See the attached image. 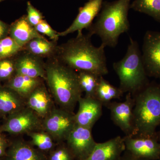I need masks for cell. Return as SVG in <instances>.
Returning <instances> with one entry per match:
<instances>
[{
	"label": "cell",
	"mask_w": 160,
	"mask_h": 160,
	"mask_svg": "<svg viewBox=\"0 0 160 160\" xmlns=\"http://www.w3.org/2000/svg\"><path fill=\"white\" fill-rule=\"evenodd\" d=\"M91 37L78 32L77 36L58 46L57 58L76 71L91 72L99 77L108 74L105 48L92 45Z\"/></svg>",
	"instance_id": "1"
},
{
	"label": "cell",
	"mask_w": 160,
	"mask_h": 160,
	"mask_svg": "<svg viewBox=\"0 0 160 160\" xmlns=\"http://www.w3.org/2000/svg\"><path fill=\"white\" fill-rule=\"evenodd\" d=\"M46 79L49 91L60 108L73 113L82 91L78 72L56 57L45 62Z\"/></svg>",
	"instance_id": "2"
},
{
	"label": "cell",
	"mask_w": 160,
	"mask_h": 160,
	"mask_svg": "<svg viewBox=\"0 0 160 160\" xmlns=\"http://www.w3.org/2000/svg\"><path fill=\"white\" fill-rule=\"evenodd\" d=\"M131 0H117L103 2L97 19L88 28V34L98 36L102 45L114 48L121 34L129 31L128 12Z\"/></svg>",
	"instance_id": "3"
},
{
	"label": "cell",
	"mask_w": 160,
	"mask_h": 160,
	"mask_svg": "<svg viewBox=\"0 0 160 160\" xmlns=\"http://www.w3.org/2000/svg\"><path fill=\"white\" fill-rule=\"evenodd\" d=\"M132 135H154L160 125V86L149 85L132 95Z\"/></svg>",
	"instance_id": "4"
},
{
	"label": "cell",
	"mask_w": 160,
	"mask_h": 160,
	"mask_svg": "<svg viewBox=\"0 0 160 160\" xmlns=\"http://www.w3.org/2000/svg\"><path fill=\"white\" fill-rule=\"evenodd\" d=\"M113 68L119 79V88L124 93L133 95L149 84L138 44L131 38L126 55L113 63Z\"/></svg>",
	"instance_id": "5"
},
{
	"label": "cell",
	"mask_w": 160,
	"mask_h": 160,
	"mask_svg": "<svg viewBox=\"0 0 160 160\" xmlns=\"http://www.w3.org/2000/svg\"><path fill=\"white\" fill-rule=\"evenodd\" d=\"M74 114L62 109L55 108L42 120V129L58 141L66 140L75 126Z\"/></svg>",
	"instance_id": "6"
},
{
	"label": "cell",
	"mask_w": 160,
	"mask_h": 160,
	"mask_svg": "<svg viewBox=\"0 0 160 160\" xmlns=\"http://www.w3.org/2000/svg\"><path fill=\"white\" fill-rule=\"evenodd\" d=\"M42 120L34 111L26 106L8 116L0 128V133L6 132L12 134H28L42 129Z\"/></svg>",
	"instance_id": "7"
},
{
	"label": "cell",
	"mask_w": 160,
	"mask_h": 160,
	"mask_svg": "<svg viewBox=\"0 0 160 160\" xmlns=\"http://www.w3.org/2000/svg\"><path fill=\"white\" fill-rule=\"evenodd\" d=\"M126 150L136 157L148 160L160 159V143L154 135L126 136Z\"/></svg>",
	"instance_id": "8"
},
{
	"label": "cell",
	"mask_w": 160,
	"mask_h": 160,
	"mask_svg": "<svg viewBox=\"0 0 160 160\" xmlns=\"http://www.w3.org/2000/svg\"><path fill=\"white\" fill-rule=\"evenodd\" d=\"M67 147L74 158L86 160L93 151L97 142L92 134V129L76 124L66 140Z\"/></svg>",
	"instance_id": "9"
},
{
	"label": "cell",
	"mask_w": 160,
	"mask_h": 160,
	"mask_svg": "<svg viewBox=\"0 0 160 160\" xmlns=\"http://www.w3.org/2000/svg\"><path fill=\"white\" fill-rule=\"evenodd\" d=\"M142 56L147 76L160 78V32H146Z\"/></svg>",
	"instance_id": "10"
},
{
	"label": "cell",
	"mask_w": 160,
	"mask_h": 160,
	"mask_svg": "<svg viewBox=\"0 0 160 160\" xmlns=\"http://www.w3.org/2000/svg\"><path fill=\"white\" fill-rule=\"evenodd\" d=\"M134 100L130 93H127L125 101L121 102H110L106 106L110 110L111 119L126 134L133 133V109Z\"/></svg>",
	"instance_id": "11"
},
{
	"label": "cell",
	"mask_w": 160,
	"mask_h": 160,
	"mask_svg": "<svg viewBox=\"0 0 160 160\" xmlns=\"http://www.w3.org/2000/svg\"><path fill=\"white\" fill-rule=\"evenodd\" d=\"M103 0H89L79 9L78 14L72 24L65 31L58 32L59 37L66 36L75 32H82L91 26L102 6Z\"/></svg>",
	"instance_id": "12"
},
{
	"label": "cell",
	"mask_w": 160,
	"mask_h": 160,
	"mask_svg": "<svg viewBox=\"0 0 160 160\" xmlns=\"http://www.w3.org/2000/svg\"><path fill=\"white\" fill-rule=\"evenodd\" d=\"M79 109L74 114L76 124L92 129L102 112L103 105L94 98L81 97L79 100Z\"/></svg>",
	"instance_id": "13"
},
{
	"label": "cell",
	"mask_w": 160,
	"mask_h": 160,
	"mask_svg": "<svg viewBox=\"0 0 160 160\" xmlns=\"http://www.w3.org/2000/svg\"><path fill=\"white\" fill-rule=\"evenodd\" d=\"M15 60V74L46 79L45 62L43 59L23 50Z\"/></svg>",
	"instance_id": "14"
},
{
	"label": "cell",
	"mask_w": 160,
	"mask_h": 160,
	"mask_svg": "<svg viewBox=\"0 0 160 160\" xmlns=\"http://www.w3.org/2000/svg\"><path fill=\"white\" fill-rule=\"evenodd\" d=\"M25 101L26 107L34 111L42 119L55 108L52 97L43 82L35 89Z\"/></svg>",
	"instance_id": "15"
},
{
	"label": "cell",
	"mask_w": 160,
	"mask_h": 160,
	"mask_svg": "<svg viewBox=\"0 0 160 160\" xmlns=\"http://www.w3.org/2000/svg\"><path fill=\"white\" fill-rule=\"evenodd\" d=\"M126 150L124 138L116 137L102 143H97L85 160H119Z\"/></svg>",
	"instance_id": "16"
},
{
	"label": "cell",
	"mask_w": 160,
	"mask_h": 160,
	"mask_svg": "<svg viewBox=\"0 0 160 160\" xmlns=\"http://www.w3.org/2000/svg\"><path fill=\"white\" fill-rule=\"evenodd\" d=\"M9 32L10 37L23 48L33 39L44 37L29 23L26 15L23 16L12 23Z\"/></svg>",
	"instance_id": "17"
},
{
	"label": "cell",
	"mask_w": 160,
	"mask_h": 160,
	"mask_svg": "<svg viewBox=\"0 0 160 160\" xmlns=\"http://www.w3.org/2000/svg\"><path fill=\"white\" fill-rule=\"evenodd\" d=\"M58 41H49L45 37L33 39L23 47V50L38 58H52L57 55Z\"/></svg>",
	"instance_id": "18"
},
{
	"label": "cell",
	"mask_w": 160,
	"mask_h": 160,
	"mask_svg": "<svg viewBox=\"0 0 160 160\" xmlns=\"http://www.w3.org/2000/svg\"><path fill=\"white\" fill-rule=\"evenodd\" d=\"M26 107V101L9 87H0V113L9 116Z\"/></svg>",
	"instance_id": "19"
},
{
	"label": "cell",
	"mask_w": 160,
	"mask_h": 160,
	"mask_svg": "<svg viewBox=\"0 0 160 160\" xmlns=\"http://www.w3.org/2000/svg\"><path fill=\"white\" fill-rule=\"evenodd\" d=\"M45 81L42 78H35L15 74L9 80L7 87H9L26 100L35 89Z\"/></svg>",
	"instance_id": "20"
},
{
	"label": "cell",
	"mask_w": 160,
	"mask_h": 160,
	"mask_svg": "<svg viewBox=\"0 0 160 160\" xmlns=\"http://www.w3.org/2000/svg\"><path fill=\"white\" fill-rule=\"evenodd\" d=\"M45 156L24 141L13 143L9 152L8 160H45Z\"/></svg>",
	"instance_id": "21"
},
{
	"label": "cell",
	"mask_w": 160,
	"mask_h": 160,
	"mask_svg": "<svg viewBox=\"0 0 160 160\" xmlns=\"http://www.w3.org/2000/svg\"><path fill=\"white\" fill-rule=\"evenodd\" d=\"M124 92L119 88L112 86L108 81L100 77L95 93V98L103 106L111 102L112 100L120 99Z\"/></svg>",
	"instance_id": "22"
},
{
	"label": "cell",
	"mask_w": 160,
	"mask_h": 160,
	"mask_svg": "<svg viewBox=\"0 0 160 160\" xmlns=\"http://www.w3.org/2000/svg\"><path fill=\"white\" fill-rule=\"evenodd\" d=\"M130 9L148 15L160 22V0H134Z\"/></svg>",
	"instance_id": "23"
},
{
	"label": "cell",
	"mask_w": 160,
	"mask_h": 160,
	"mask_svg": "<svg viewBox=\"0 0 160 160\" xmlns=\"http://www.w3.org/2000/svg\"><path fill=\"white\" fill-rule=\"evenodd\" d=\"M79 83L85 97L95 98V93L100 77L91 72H78Z\"/></svg>",
	"instance_id": "24"
},
{
	"label": "cell",
	"mask_w": 160,
	"mask_h": 160,
	"mask_svg": "<svg viewBox=\"0 0 160 160\" xmlns=\"http://www.w3.org/2000/svg\"><path fill=\"white\" fill-rule=\"evenodd\" d=\"M32 139V142L42 151H48L54 146V139L46 132L35 131L28 133Z\"/></svg>",
	"instance_id": "25"
},
{
	"label": "cell",
	"mask_w": 160,
	"mask_h": 160,
	"mask_svg": "<svg viewBox=\"0 0 160 160\" xmlns=\"http://www.w3.org/2000/svg\"><path fill=\"white\" fill-rule=\"evenodd\" d=\"M23 50L22 47L10 36L0 40V59L9 58Z\"/></svg>",
	"instance_id": "26"
},
{
	"label": "cell",
	"mask_w": 160,
	"mask_h": 160,
	"mask_svg": "<svg viewBox=\"0 0 160 160\" xmlns=\"http://www.w3.org/2000/svg\"><path fill=\"white\" fill-rule=\"evenodd\" d=\"M0 59V80H10L15 74L14 61Z\"/></svg>",
	"instance_id": "27"
},
{
	"label": "cell",
	"mask_w": 160,
	"mask_h": 160,
	"mask_svg": "<svg viewBox=\"0 0 160 160\" xmlns=\"http://www.w3.org/2000/svg\"><path fill=\"white\" fill-rule=\"evenodd\" d=\"M35 28L40 34L47 36L52 41L58 40V32L52 29L46 20H43Z\"/></svg>",
	"instance_id": "28"
},
{
	"label": "cell",
	"mask_w": 160,
	"mask_h": 160,
	"mask_svg": "<svg viewBox=\"0 0 160 160\" xmlns=\"http://www.w3.org/2000/svg\"><path fill=\"white\" fill-rule=\"evenodd\" d=\"M27 20L32 26L34 27L44 20L42 14L35 8L29 2H27Z\"/></svg>",
	"instance_id": "29"
},
{
	"label": "cell",
	"mask_w": 160,
	"mask_h": 160,
	"mask_svg": "<svg viewBox=\"0 0 160 160\" xmlns=\"http://www.w3.org/2000/svg\"><path fill=\"white\" fill-rule=\"evenodd\" d=\"M74 158L68 147L61 146L51 152L49 160H74Z\"/></svg>",
	"instance_id": "30"
},
{
	"label": "cell",
	"mask_w": 160,
	"mask_h": 160,
	"mask_svg": "<svg viewBox=\"0 0 160 160\" xmlns=\"http://www.w3.org/2000/svg\"><path fill=\"white\" fill-rule=\"evenodd\" d=\"M9 28L5 23L0 20V40L7 37Z\"/></svg>",
	"instance_id": "31"
},
{
	"label": "cell",
	"mask_w": 160,
	"mask_h": 160,
	"mask_svg": "<svg viewBox=\"0 0 160 160\" xmlns=\"http://www.w3.org/2000/svg\"><path fill=\"white\" fill-rule=\"evenodd\" d=\"M119 160H148L136 157L125 150Z\"/></svg>",
	"instance_id": "32"
},
{
	"label": "cell",
	"mask_w": 160,
	"mask_h": 160,
	"mask_svg": "<svg viewBox=\"0 0 160 160\" xmlns=\"http://www.w3.org/2000/svg\"><path fill=\"white\" fill-rule=\"evenodd\" d=\"M7 143L2 135L0 133V157L4 155L5 153Z\"/></svg>",
	"instance_id": "33"
},
{
	"label": "cell",
	"mask_w": 160,
	"mask_h": 160,
	"mask_svg": "<svg viewBox=\"0 0 160 160\" xmlns=\"http://www.w3.org/2000/svg\"><path fill=\"white\" fill-rule=\"evenodd\" d=\"M159 142L160 143V135H159ZM159 160H160V159Z\"/></svg>",
	"instance_id": "34"
},
{
	"label": "cell",
	"mask_w": 160,
	"mask_h": 160,
	"mask_svg": "<svg viewBox=\"0 0 160 160\" xmlns=\"http://www.w3.org/2000/svg\"><path fill=\"white\" fill-rule=\"evenodd\" d=\"M4 1V0H0V2H2V1Z\"/></svg>",
	"instance_id": "35"
}]
</instances>
